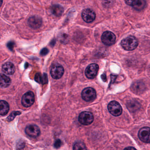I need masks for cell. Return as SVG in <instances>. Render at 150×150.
<instances>
[{
  "label": "cell",
  "instance_id": "5b68a950",
  "mask_svg": "<svg viewBox=\"0 0 150 150\" xmlns=\"http://www.w3.org/2000/svg\"><path fill=\"white\" fill-rule=\"evenodd\" d=\"M64 67L59 64H55L51 69L50 73L52 77L55 79H60L64 75Z\"/></svg>",
  "mask_w": 150,
  "mask_h": 150
},
{
  "label": "cell",
  "instance_id": "52a82bcc",
  "mask_svg": "<svg viewBox=\"0 0 150 150\" xmlns=\"http://www.w3.org/2000/svg\"><path fill=\"white\" fill-rule=\"evenodd\" d=\"M35 96L34 93L29 91L24 94L22 98V103L24 107H30L34 103Z\"/></svg>",
  "mask_w": 150,
  "mask_h": 150
},
{
  "label": "cell",
  "instance_id": "2e32d148",
  "mask_svg": "<svg viewBox=\"0 0 150 150\" xmlns=\"http://www.w3.org/2000/svg\"><path fill=\"white\" fill-rule=\"evenodd\" d=\"M2 71L6 74L12 75L15 71V67L11 62H6L2 66Z\"/></svg>",
  "mask_w": 150,
  "mask_h": 150
},
{
  "label": "cell",
  "instance_id": "7c38bea8",
  "mask_svg": "<svg viewBox=\"0 0 150 150\" xmlns=\"http://www.w3.org/2000/svg\"><path fill=\"white\" fill-rule=\"evenodd\" d=\"M146 86L144 83L140 81H137L132 83L131 86L132 91L136 94H140L145 90Z\"/></svg>",
  "mask_w": 150,
  "mask_h": 150
},
{
  "label": "cell",
  "instance_id": "d6986e66",
  "mask_svg": "<svg viewBox=\"0 0 150 150\" xmlns=\"http://www.w3.org/2000/svg\"><path fill=\"white\" fill-rule=\"evenodd\" d=\"M9 105L6 101H0V115H5L8 113Z\"/></svg>",
  "mask_w": 150,
  "mask_h": 150
},
{
  "label": "cell",
  "instance_id": "6da1fadb",
  "mask_svg": "<svg viewBox=\"0 0 150 150\" xmlns=\"http://www.w3.org/2000/svg\"><path fill=\"white\" fill-rule=\"evenodd\" d=\"M138 45L137 39L132 36L124 38L121 42V45L124 50L132 51L135 50Z\"/></svg>",
  "mask_w": 150,
  "mask_h": 150
},
{
  "label": "cell",
  "instance_id": "ba28073f",
  "mask_svg": "<svg viewBox=\"0 0 150 150\" xmlns=\"http://www.w3.org/2000/svg\"><path fill=\"white\" fill-rule=\"evenodd\" d=\"M99 70V66L96 64H92L86 68L85 74L87 78L93 79L96 77Z\"/></svg>",
  "mask_w": 150,
  "mask_h": 150
},
{
  "label": "cell",
  "instance_id": "8fae6325",
  "mask_svg": "<svg viewBox=\"0 0 150 150\" xmlns=\"http://www.w3.org/2000/svg\"><path fill=\"white\" fill-rule=\"evenodd\" d=\"M150 129L148 127L141 128L138 132V137L139 139L145 143H149L150 142Z\"/></svg>",
  "mask_w": 150,
  "mask_h": 150
},
{
  "label": "cell",
  "instance_id": "ffe728a7",
  "mask_svg": "<svg viewBox=\"0 0 150 150\" xmlns=\"http://www.w3.org/2000/svg\"><path fill=\"white\" fill-rule=\"evenodd\" d=\"M35 80L39 83L42 84H46L48 81L47 74L44 73L42 75L40 73H37L35 77Z\"/></svg>",
  "mask_w": 150,
  "mask_h": 150
},
{
  "label": "cell",
  "instance_id": "7a4b0ae2",
  "mask_svg": "<svg viewBox=\"0 0 150 150\" xmlns=\"http://www.w3.org/2000/svg\"><path fill=\"white\" fill-rule=\"evenodd\" d=\"M108 108L109 112L114 116H120L122 112L121 105L116 101L110 102L108 104Z\"/></svg>",
  "mask_w": 150,
  "mask_h": 150
},
{
  "label": "cell",
  "instance_id": "3957f363",
  "mask_svg": "<svg viewBox=\"0 0 150 150\" xmlns=\"http://www.w3.org/2000/svg\"><path fill=\"white\" fill-rule=\"evenodd\" d=\"M79 122L84 125L91 124L94 121V116L93 114L88 111L81 112L79 117Z\"/></svg>",
  "mask_w": 150,
  "mask_h": 150
},
{
  "label": "cell",
  "instance_id": "cb8c5ba5",
  "mask_svg": "<svg viewBox=\"0 0 150 150\" xmlns=\"http://www.w3.org/2000/svg\"><path fill=\"white\" fill-rule=\"evenodd\" d=\"M49 52V50L47 48H44L41 51V55L42 56H45Z\"/></svg>",
  "mask_w": 150,
  "mask_h": 150
},
{
  "label": "cell",
  "instance_id": "4316f807",
  "mask_svg": "<svg viewBox=\"0 0 150 150\" xmlns=\"http://www.w3.org/2000/svg\"><path fill=\"white\" fill-rule=\"evenodd\" d=\"M125 149H127V150H133V149H134V150H135L136 148H134V147L130 146V147H126V148H125Z\"/></svg>",
  "mask_w": 150,
  "mask_h": 150
},
{
  "label": "cell",
  "instance_id": "e0dca14e",
  "mask_svg": "<svg viewBox=\"0 0 150 150\" xmlns=\"http://www.w3.org/2000/svg\"><path fill=\"white\" fill-rule=\"evenodd\" d=\"M11 83V80L9 77L3 74H0V86L1 87H8Z\"/></svg>",
  "mask_w": 150,
  "mask_h": 150
},
{
  "label": "cell",
  "instance_id": "ac0fdd59",
  "mask_svg": "<svg viewBox=\"0 0 150 150\" xmlns=\"http://www.w3.org/2000/svg\"><path fill=\"white\" fill-rule=\"evenodd\" d=\"M52 13L55 16H61L64 13V9L63 7L59 5H54L51 8Z\"/></svg>",
  "mask_w": 150,
  "mask_h": 150
},
{
  "label": "cell",
  "instance_id": "83f0119b",
  "mask_svg": "<svg viewBox=\"0 0 150 150\" xmlns=\"http://www.w3.org/2000/svg\"><path fill=\"white\" fill-rule=\"evenodd\" d=\"M2 3H3V0H0V7L2 6Z\"/></svg>",
  "mask_w": 150,
  "mask_h": 150
},
{
  "label": "cell",
  "instance_id": "5bb4252c",
  "mask_svg": "<svg viewBox=\"0 0 150 150\" xmlns=\"http://www.w3.org/2000/svg\"><path fill=\"white\" fill-rule=\"evenodd\" d=\"M28 23L30 27L34 29H38L40 28L42 23V18L38 16H31L28 21Z\"/></svg>",
  "mask_w": 150,
  "mask_h": 150
},
{
  "label": "cell",
  "instance_id": "277c9868",
  "mask_svg": "<svg viewBox=\"0 0 150 150\" xmlns=\"http://www.w3.org/2000/svg\"><path fill=\"white\" fill-rule=\"evenodd\" d=\"M81 97L86 101H92L96 98V92L93 88H86L81 93Z\"/></svg>",
  "mask_w": 150,
  "mask_h": 150
},
{
  "label": "cell",
  "instance_id": "4fadbf2b",
  "mask_svg": "<svg viewBox=\"0 0 150 150\" xmlns=\"http://www.w3.org/2000/svg\"><path fill=\"white\" fill-rule=\"evenodd\" d=\"M25 132L29 137L32 138H36L40 135V130L37 125H30L26 127Z\"/></svg>",
  "mask_w": 150,
  "mask_h": 150
},
{
  "label": "cell",
  "instance_id": "44dd1931",
  "mask_svg": "<svg viewBox=\"0 0 150 150\" xmlns=\"http://www.w3.org/2000/svg\"><path fill=\"white\" fill-rule=\"evenodd\" d=\"M74 150H86V145L84 143L81 142H77L74 144L73 146Z\"/></svg>",
  "mask_w": 150,
  "mask_h": 150
},
{
  "label": "cell",
  "instance_id": "30bf717a",
  "mask_svg": "<svg viewBox=\"0 0 150 150\" xmlns=\"http://www.w3.org/2000/svg\"><path fill=\"white\" fill-rule=\"evenodd\" d=\"M81 16L84 21L90 23L94 21L96 15L93 10L90 8H86L83 10Z\"/></svg>",
  "mask_w": 150,
  "mask_h": 150
},
{
  "label": "cell",
  "instance_id": "8992f818",
  "mask_svg": "<svg viewBox=\"0 0 150 150\" xmlns=\"http://www.w3.org/2000/svg\"><path fill=\"white\" fill-rule=\"evenodd\" d=\"M101 41L105 45L110 46L114 44L115 42V35L110 31H105L102 35Z\"/></svg>",
  "mask_w": 150,
  "mask_h": 150
},
{
  "label": "cell",
  "instance_id": "484cf974",
  "mask_svg": "<svg viewBox=\"0 0 150 150\" xmlns=\"http://www.w3.org/2000/svg\"><path fill=\"white\" fill-rule=\"evenodd\" d=\"M24 145H25V144L21 141V142H19V143H18V145H17V148L18 149H22V148L24 147Z\"/></svg>",
  "mask_w": 150,
  "mask_h": 150
},
{
  "label": "cell",
  "instance_id": "9a60e30c",
  "mask_svg": "<svg viewBox=\"0 0 150 150\" xmlns=\"http://www.w3.org/2000/svg\"><path fill=\"white\" fill-rule=\"evenodd\" d=\"M126 107L131 112L134 113L139 109L141 105L138 101L133 99L129 100L127 102Z\"/></svg>",
  "mask_w": 150,
  "mask_h": 150
},
{
  "label": "cell",
  "instance_id": "603a6c76",
  "mask_svg": "<svg viewBox=\"0 0 150 150\" xmlns=\"http://www.w3.org/2000/svg\"><path fill=\"white\" fill-rule=\"evenodd\" d=\"M61 144H62V142H61V140L59 139H57L54 143V147L56 148H59L61 146Z\"/></svg>",
  "mask_w": 150,
  "mask_h": 150
},
{
  "label": "cell",
  "instance_id": "9c48e42d",
  "mask_svg": "<svg viewBox=\"0 0 150 150\" xmlns=\"http://www.w3.org/2000/svg\"><path fill=\"white\" fill-rule=\"evenodd\" d=\"M125 2L128 6L132 7L137 11L143 10L146 4L145 0H125Z\"/></svg>",
  "mask_w": 150,
  "mask_h": 150
},
{
  "label": "cell",
  "instance_id": "d4e9b609",
  "mask_svg": "<svg viewBox=\"0 0 150 150\" xmlns=\"http://www.w3.org/2000/svg\"><path fill=\"white\" fill-rule=\"evenodd\" d=\"M15 43L14 42H10L8 43L7 46L11 50H13L14 46Z\"/></svg>",
  "mask_w": 150,
  "mask_h": 150
},
{
  "label": "cell",
  "instance_id": "7402d4cb",
  "mask_svg": "<svg viewBox=\"0 0 150 150\" xmlns=\"http://www.w3.org/2000/svg\"><path fill=\"white\" fill-rule=\"evenodd\" d=\"M21 113L20 112V111H13V112L9 115V116L8 117V122L13 121L16 116L18 115H21Z\"/></svg>",
  "mask_w": 150,
  "mask_h": 150
}]
</instances>
